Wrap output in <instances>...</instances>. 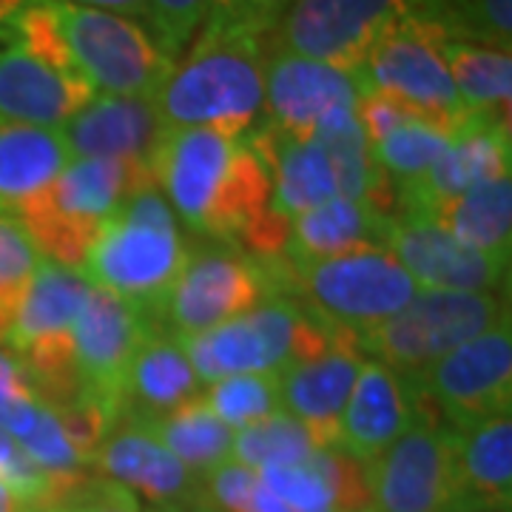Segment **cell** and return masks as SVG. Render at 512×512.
<instances>
[{
    "instance_id": "1",
    "label": "cell",
    "mask_w": 512,
    "mask_h": 512,
    "mask_svg": "<svg viewBox=\"0 0 512 512\" xmlns=\"http://www.w3.org/2000/svg\"><path fill=\"white\" fill-rule=\"evenodd\" d=\"M265 63V37L197 32L183 63L154 97L165 128L248 137L265 111Z\"/></svg>"
},
{
    "instance_id": "2",
    "label": "cell",
    "mask_w": 512,
    "mask_h": 512,
    "mask_svg": "<svg viewBox=\"0 0 512 512\" xmlns=\"http://www.w3.org/2000/svg\"><path fill=\"white\" fill-rule=\"evenodd\" d=\"M148 185L157 183L146 163L74 157L52 183L20 205L12 220L46 259L80 271L117 208Z\"/></svg>"
},
{
    "instance_id": "3",
    "label": "cell",
    "mask_w": 512,
    "mask_h": 512,
    "mask_svg": "<svg viewBox=\"0 0 512 512\" xmlns=\"http://www.w3.org/2000/svg\"><path fill=\"white\" fill-rule=\"evenodd\" d=\"M188 259L177 214L163 191L148 185L106 222L80 274L97 291L120 296L140 311H157Z\"/></svg>"
},
{
    "instance_id": "4",
    "label": "cell",
    "mask_w": 512,
    "mask_h": 512,
    "mask_svg": "<svg viewBox=\"0 0 512 512\" xmlns=\"http://www.w3.org/2000/svg\"><path fill=\"white\" fill-rule=\"evenodd\" d=\"M52 15L74 72L97 94L157 97L177 66L140 20L72 0H52Z\"/></svg>"
},
{
    "instance_id": "5",
    "label": "cell",
    "mask_w": 512,
    "mask_h": 512,
    "mask_svg": "<svg viewBox=\"0 0 512 512\" xmlns=\"http://www.w3.org/2000/svg\"><path fill=\"white\" fill-rule=\"evenodd\" d=\"M507 316V302L498 293L419 291L396 316L353 336L373 362L396 370L402 379H413L444 353Z\"/></svg>"
},
{
    "instance_id": "6",
    "label": "cell",
    "mask_w": 512,
    "mask_h": 512,
    "mask_svg": "<svg viewBox=\"0 0 512 512\" xmlns=\"http://www.w3.org/2000/svg\"><path fill=\"white\" fill-rule=\"evenodd\" d=\"M288 274L313 311L353 333L396 316L419 293L402 262L387 248H362L316 262H291Z\"/></svg>"
},
{
    "instance_id": "7",
    "label": "cell",
    "mask_w": 512,
    "mask_h": 512,
    "mask_svg": "<svg viewBox=\"0 0 512 512\" xmlns=\"http://www.w3.org/2000/svg\"><path fill=\"white\" fill-rule=\"evenodd\" d=\"M441 35L430 23L416 18L402 20L396 29L373 46L365 66L356 74L359 92H384L399 97L410 109H416L439 126L444 134L456 137L470 120L461 106L453 80L441 57Z\"/></svg>"
},
{
    "instance_id": "8",
    "label": "cell",
    "mask_w": 512,
    "mask_h": 512,
    "mask_svg": "<svg viewBox=\"0 0 512 512\" xmlns=\"http://www.w3.org/2000/svg\"><path fill=\"white\" fill-rule=\"evenodd\" d=\"M441 410L450 430L512 413V328L510 316L467 339L439 362L413 376Z\"/></svg>"
},
{
    "instance_id": "9",
    "label": "cell",
    "mask_w": 512,
    "mask_h": 512,
    "mask_svg": "<svg viewBox=\"0 0 512 512\" xmlns=\"http://www.w3.org/2000/svg\"><path fill=\"white\" fill-rule=\"evenodd\" d=\"M407 18L413 0H293L276 26V46L356 77L373 46Z\"/></svg>"
},
{
    "instance_id": "10",
    "label": "cell",
    "mask_w": 512,
    "mask_h": 512,
    "mask_svg": "<svg viewBox=\"0 0 512 512\" xmlns=\"http://www.w3.org/2000/svg\"><path fill=\"white\" fill-rule=\"evenodd\" d=\"M367 470L376 512H453L461 504L456 430L427 416H416Z\"/></svg>"
},
{
    "instance_id": "11",
    "label": "cell",
    "mask_w": 512,
    "mask_h": 512,
    "mask_svg": "<svg viewBox=\"0 0 512 512\" xmlns=\"http://www.w3.org/2000/svg\"><path fill=\"white\" fill-rule=\"evenodd\" d=\"M242 143L245 137L237 140L214 128H168L163 134L151 157V174L171 211L194 231H211Z\"/></svg>"
},
{
    "instance_id": "12",
    "label": "cell",
    "mask_w": 512,
    "mask_h": 512,
    "mask_svg": "<svg viewBox=\"0 0 512 512\" xmlns=\"http://www.w3.org/2000/svg\"><path fill=\"white\" fill-rule=\"evenodd\" d=\"M143 313L120 296L92 288L72 328L74 367L83 390L109 404L120 421L128 365L151 333Z\"/></svg>"
},
{
    "instance_id": "13",
    "label": "cell",
    "mask_w": 512,
    "mask_h": 512,
    "mask_svg": "<svg viewBox=\"0 0 512 512\" xmlns=\"http://www.w3.org/2000/svg\"><path fill=\"white\" fill-rule=\"evenodd\" d=\"M387 251L402 262L419 291L501 293L510 259L484 254L424 217L390 220Z\"/></svg>"
},
{
    "instance_id": "14",
    "label": "cell",
    "mask_w": 512,
    "mask_h": 512,
    "mask_svg": "<svg viewBox=\"0 0 512 512\" xmlns=\"http://www.w3.org/2000/svg\"><path fill=\"white\" fill-rule=\"evenodd\" d=\"M268 276L254 262L228 254L188 259L180 279L168 291L163 311L177 336L205 333L251 313L265 299Z\"/></svg>"
},
{
    "instance_id": "15",
    "label": "cell",
    "mask_w": 512,
    "mask_h": 512,
    "mask_svg": "<svg viewBox=\"0 0 512 512\" xmlns=\"http://www.w3.org/2000/svg\"><path fill=\"white\" fill-rule=\"evenodd\" d=\"M359 83L350 72L302 57L282 46L268 49L265 63V120L288 134L311 137L322 120L356 109Z\"/></svg>"
},
{
    "instance_id": "16",
    "label": "cell",
    "mask_w": 512,
    "mask_h": 512,
    "mask_svg": "<svg viewBox=\"0 0 512 512\" xmlns=\"http://www.w3.org/2000/svg\"><path fill=\"white\" fill-rule=\"evenodd\" d=\"M510 168V123L470 114L464 128L436 157V163L416 180L399 183L402 214L419 217L430 205L456 197L484 180L510 177Z\"/></svg>"
},
{
    "instance_id": "17",
    "label": "cell",
    "mask_w": 512,
    "mask_h": 512,
    "mask_svg": "<svg viewBox=\"0 0 512 512\" xmlns=\"http://www.w3.org/2000/svg\"><path fill=\"white\" fill-rule=\"evenodd\" d=\"M168 131L154 97L94 94L92 100L57 128L69 157L131 160L151 165Z\"/></svg>"
},
{
    "instance_id": "18",
    "label": "cell",
    "mask_w": 512,
    "mask_h": 512,
    "mask_svg": "<svg viewBox=\"0 0 512 512\" xmlns=\"http://www.w3.org/2000/svg\"><path fill=\"white\" fill-rule=\"evenodd\" d=\"M362 362L365 353L350 330L328 353L279 373L282 410L308 430L316 450L336 447L339 419Z\"/></svg>"
},
{
    "instance_id": "19",
    "label": "cell",
    "mask_w": 512,
    "mask_h": 512,
    "mask_svg": "<svg viewBox=\"0 0 512 512\" xmlns=\"http://www.w3.org/2000/svg\"><path fill=\"white\" fill-rule=\"evenodd\" d=\"M421 416L404 379L382 362L365 359L339 419L336 447L373 464Z\"/></svg>"
},
{
    "instance_id": "20",
    "label": "cell",
    "mask_w": 512,
    "mask_h": 512,
    "mask_svg": "<svg viewBox=\"0 0 512 512\" xmlns=\"http://www.w3.org/2000/svg\"><path fill=\"white\" fill-rule=\"evenodd\" d=\"M92 467L106 478L143 495L154 507L165 504H194L200 478L188 473L177 458L165 450L154 433L140 419L117 421L100 450L94 453Z\"/></svg>"
},
{
    "instance_id": "21",
    "label": "cell",
    "mask_w": 512,
    "mask_h": 512,
    "mask_svg": "<svg viewBox=\"0 0 512 512\" xmlns=\"http://www.w3.org/2000/svg\"><path fill=\"white\" fill-rule=\"evenodd\" d=\"M94 94L83 77L57 72L15 46H0V117L60 128Z\"/></svg>"
},
{
    "instance_id": "22",
    "label": "cell",
    "mask_w": 512,
    "mask_h": 512,
    "mask_svg": "<svg viewBox=\"0 0 512 512\" xmlns=\"http://www.w3.org/2000/svg\"><path fill=\"white\" fill-rule=\"evenodd\" d=\"M245 143L265 165L274 188V205L282 214L293 217L330 197H339L328 154L316 137L288 134L262 120L245 137Z\"/></svg>"
},
{
    "instance_id": "23",
    "label": "cell",
    "mask_w": 512,
    "mask_h": 512,
    "mask_svg": "<svg viewBox=\"0 0 512 512\" xmlns=\"http://www.w3.org/2000/svg\"><path fill=\"white\" fill-rule=\"evenodd\" d=\"M390 220L393 217L365 200L330 197L293 214L285 251L291 262H316L362 248H387Z\"/></svg>"
},
{
    "instance_id": "24",
    "label": "cell",
    "mask_w": 512,
    "mask_h": 512,
    "mask_svg": "<svg viewBox=\"0 0 512 512\" xmlns=\"http://www.w3.org/2000/svg\"><path fill=\"white\" fill-rule=\"evenodd\" d=\"M202 390L200 376L194 373L180 342L148 333L128 365L123 416L154 419L202 396Z\"/></svg>"
},
{
    "instance_id": "25",
    "label": "cell",
    "mask_w": 512,
    "mask_h": 512,
    "mask_svg": "<svg viewBox=\"0 0 512 512\" xmlns=\"http://www.w3.org/2000/svg\"><path fill=\"white\" fill-rule=\"evenodd\" d=\"M461 504L510 510L512 504V413L456 430Z\"/></svg>"
},
{
    "instance_id": "26",
    "label": "cell",
    "mask_w": 512,
    "mask_h": 512,
    "mask_svg": "<svg viewBox=\"0 0 512 512\" xmlns=\"http://www.w3.org/2000/svg\"><path fill=\"white\" fill-rule=\"evenodd\" d=\"M69 160L57 128L0 117V217H15L20 205L52 183Z\"/></svg>"
},
{
    "instance_id": "27",
    "label": "cell",
    "mask_w": 512,
    "mask_h": 512,
    "mask_svg": "<svg viewBox=\"0 0 512 512\" xmlns=\"http://www.w3.org/2000/svg\"><path fill=\"white\" fill-rule=\"evenodd\" d=\"M416 217V214H413ZM424 220H433L453 237L484 254L510 259L512 245V180L495 177L430 205Z\"/></svg>"
},
{
    "instance_id": "28",
    "label": "cell",
    "mask_w": 512,
    "mask_h": 512,
    "mask_svg": "<svg viewBox=\"0 0 512 512\" xmlns=\"http://www.w3.org/2000/svg\"><path fill=\"white\" fill-rule=\"evenodd\" d=\"M441 57L467 114L510 123L512 55L464 40H441Z\"/></svg>"
},
{
    "instance_id": "29",
    "label": "cell",
    "mask_w": 512,
    "mask_h": 512,
    "mask_svg": "<svg viewBox=\"0 0 512 512\" xmlns=\"http://www.w3.org/2000/svg\"><path fill=\"white\" fill-rule=\"evenodd\" d=\"M140 421L197 478L220 467L234 453V430L208 407L202 396L185 402L171 413Z\"/></svg>"
},
{
    "instance_id": "30",
    "label": "cell",
    "mask_w": 512,
    "mask_h": 512,
    "mask_svg": "<svg viewBox=\"0 0 512 512\" xmlns=\"http://www.w3.org/2000/svg\"><path fill=\"white\" fill-rule=\"evenodd\" d=\"M313 453H316V444L308 436V430L296 419H291L285 410H279L268 419L237 430L231 458H237L245 467H254V470H268V467L302 464Z\"/></svg>"
},
{
    "instance_id": "31",
    "label": "cell",
    "mask_w": 512,
    "mask_h": 512,
    "mask_svg": "<svg viewBox=\"0 0 512 512\" xmlns=\"http://www.w3.org/2000/svg\"><path fill=\"white\" fill-rule=\"evenodd\" d=\"M202 399L234 433L282 410L279 373H239L208 384Z\"/></svg>"
},
{
    "instance_id": "32",
    "label": "cell",
    "mask_w": 512,
    "mask_h": 512,
    "mask_svg": "<svg viewBox=\"0 0 512 512\" xmlns=\"http://www.w3.org/2000/svg\"><path fill=\"white\" fill-rule=\"evenodd\" d=\"M453 137L444 134L424 117H410L390 134H384L379 143H373V160L387 177H396L399 183L416 180L430 165L436 163L441 151Z\"/></svg>"
},
{
    "instance_id": "33",
    "label": "cell",
    "mask_w": 512,
    "mask_h": 512,
    "mask_svg": "<svg viewBox=\"0 0 512 512\" xmlns=\"http://www.w3.org/2000/svg\"><path fill=\"white\" fill-rule=\"evenodd\" d=\"M293 0H211L200 32L251 35L271 40Z\"/></svg>"
},
{
    "instance_id": "34",
    "label": "cell",
    "mask_w": 512,
    "mask_h": 512,
    "mask_svg": "<svg viewBox=\"0 0 512 512\" xmlns=\"http://www.w3.org/2000/svg\"><path fill=\"white\" fill-rule=\"evenodd\" d=\"M256 484H259V473L254 467H245L237 458H228L211 473L200 476L197 498L188 507L205 512H251Z\"/></svg>"
},
{
    "instance_id": "35",
    "label": "cell",
    "mask_w": 512,
    "mask_h": 512,
    "mask_svg": "<svg viewBox=\"0 0 512 512\" xmlns=\"http://www.w3.org/2000/svg\"><path fill=\"white\" fill-rule=\"evenodd\" d=\"M208 6L211 0H148L146 29L165 55L177 60L200 32Z\"/></svg>"
},
{
    "instance_id": "36",
    "label": "cell",
    "mask_w": 512,
    "mask_h": 512,
    "mask_svg": "<svg viewBox=\"0 0 512 512\" xmlns=\"http://www.w3.org/2000/svg\"><path fill=\"white\" fill-rule=\"evenodd\" d=\"M40 410L43 402L35 396L23 365L0 353V430L20 441L32 430Z\"/></svg>"
},
{
    "instance_id": "37",
    "label": "cell",
    "mask_w": 512,
    "mask_h": 512,
    "mask_svg": "<svg viewBox=\"0 0 512 512\" xmlns=\"http://www.w3.org/2000/svg\"><path fill=\"white\" fill-rule=\"evenodd\" d=\"M0 478L18 487L32 507H43L52 490V473L40 470L18 447V441L0 430Z\"/></svg>"
},
{
    "instance_id": "38",
    "label": "cell",
    "mask_w": 512,
    "mask_h": 512,
    "mask_svg": "<svg viewBox=\"0 0 512 512\" xmlns=\"http://www.w3.org/2000/svg\"><path fill=\"white\" fill-rule=\"evenodd\" d=\"M55 512H143L137 495L111 478H89Z\"/></svg>"
},
{
    "instance_id": "39",
    "label": "cell",
    "mask_w": 512,
    "mask_h": 512,
    "mask_svg": "<svg viewBox=\"0 0 512 512\" xmlns=\"http://www.w3.org/2000/svg\"><path fill=\"white\" fill-rule=\"evenodd\" d=\"M43 262L35 242L12 217H0V288L20 282Z\"/></svg>"
},
{
    "instance_id": "40",
    "label": "cell",
    "mask_w": 512,
    "mask_h": 512,
    "mask_svg": "<svg viewBox=\"0 0 512 512\" xmlns=\"http://www.w3.org/2000/svg\"><path fill=\"white\" fill-rule=\"evenodd\" d=\"M72 3H83V6H97V9H109L117 15L140 20L146 26L148 20V0H72Z\"/></svg>"
},
{
    "instance_id": "41",
    "label": "cell",
    "mask_w": 512,
    "mask_h": 512,
    "mask_svg": "<svg viewBox=\"0 0 512 512\" xmlns=\"http://www.w3.org/2000/svg\"><path fill=\"white\" fill-rule=\"evenodd\" d=\"M29 507H32L29 498L20 493L18 487L0 478V512H26Z\"/></svg>"
},
{
    "instance_id": "42",
    "label": "cell",
    "mask_w": 512,
    "mask_h": 512,
    "mask_svg": "<svg viewBox=\"0 0 512 512\" xmlns=\"http://www.w3.org/2000/svg\"><path fill=\"white\" fill-rule=\"evenodd\" d=\"M151 512H205V510L188 507V504H165V507H151Z\"/></svg>"
},
{
    "instance_id": "43",
    "label": "cell",
    "mask_w": 512,
    "mask_h": 512,
    "mask_svg": "<svg viewBox=\"0 0 512 512\" xmlns=\"http://www.w3.org/2000/svg\"><path fill=\"white\" fill-rule=\"evenodd\" d=\"M453 512H510V510H495V507H473V504H458Z\"/></svg>"
},
{
    "instance_id": "44",
    "label": "cell",
    "mask_w": 512,
    "mask_h": 512,
    "mask_svg": "<svg viewBox=\"0 0 512 512\" xmlns=\"http://www.w3.org/2000/svg\"><path fill=\"white\" fill-rule=\"evenodd\" d=\"M26 512H55V510H43V507H29Z\"/></svg>"
}]
</instances>
